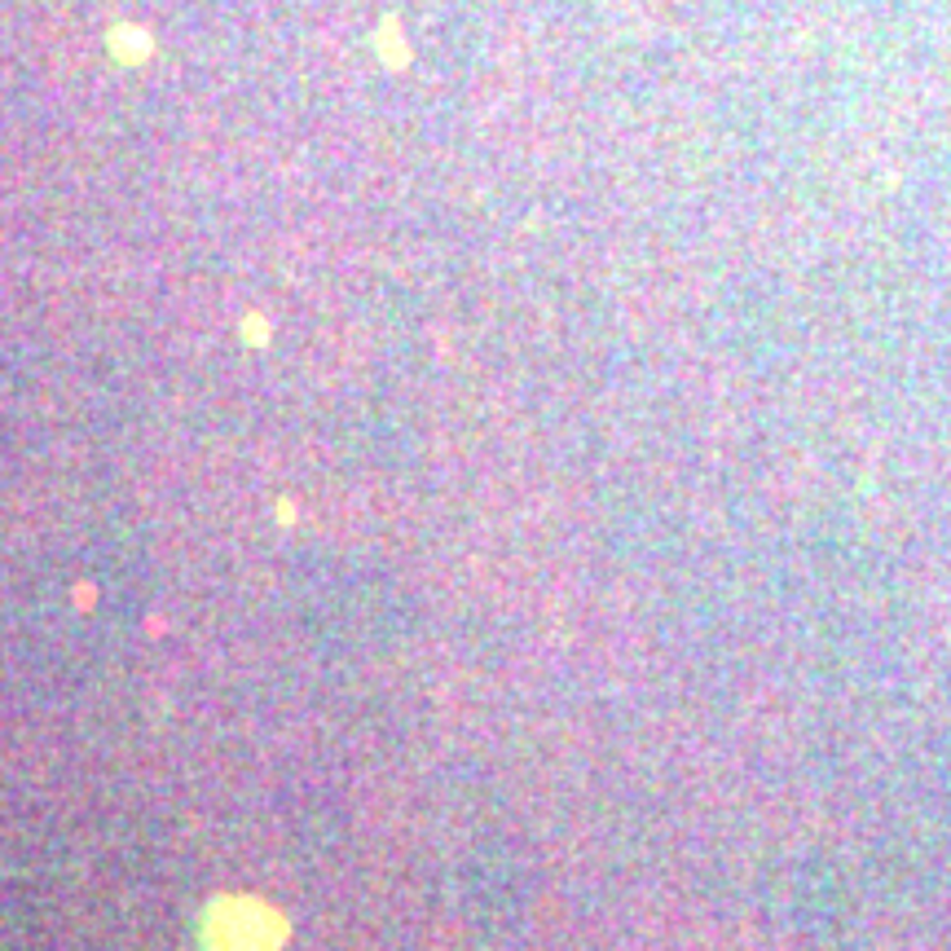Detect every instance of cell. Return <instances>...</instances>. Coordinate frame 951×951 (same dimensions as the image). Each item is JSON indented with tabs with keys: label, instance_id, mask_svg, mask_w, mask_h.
Here are the masks:
<instances>
[{
	"label": "cell",
	"instance_id": "obj_1",
	"mask_svg": "<svg viewBox=\"0 0 951 951\" xmlns=\"http://www.w3.org/2000/svg\"><path fill=\"white\" fill-rule=\"evenodd\" d=\"M286 920L260 899H217L203 916V951H282Z\"/></svg>",
	"mask_w": 951,
	"mask_h": 951
}]
</instances>
